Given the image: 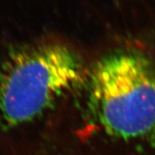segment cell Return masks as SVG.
<instances>
[{"instance_id": "obj_1", "label": "cell", "mask_w": 155, "mask_h": 155, "mask_svg": "<svg viewBox=\"0 0 155 155\" xmlns=\"http://www.w3.org/2000/svg\"><path fill=\"white\" fill-rule=\"evenodd\" d=\"M88 106L109 135L130 140L155 135V61L135 48L100 59L88 79Z\"/></svg>"}, {"instance_id": "obj_2", "label": "cell", "mask_w": 155, "mask_h": 155, "mask_svg": "<svg viewBox=\"0 0 155 155\" xmlns=\"http://www.w3.org/2000/svg\"><path fill=\"white\" fill-rule=\"evenodd\" d=\"M83 63L74 50L58 42L14 50L0 65V127L32 121L83 80Z\"/></svg>"}]
</instances>
